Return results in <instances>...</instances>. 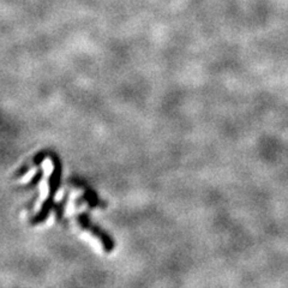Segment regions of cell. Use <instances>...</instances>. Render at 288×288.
<instances>
[{"label":"cell","mask_w":288,"mask_h":288,"mask_svg":"<svg viewBox=\"0 0 288 288\" xmlns=\"http://www.w3.org/2000/svg\"><path fill=\"white\" fill-rule=\"evenodd\" d=\"M80 223H81V225H82V227H84V228L87 229V231L92 232V233L95 234V235L97 234V237L100 238L101 241H102V243H103L104 247H107V249H108V251H110V249H112V247H113V244L109 241L108 237H107V235L98 234L97 232H96V231H97V229H96V231H95V227L89 222L88 217H86V215H81V216H80Z\"/></svg>","instance_id":"obj_1"}]
</instances>
